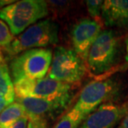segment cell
I'll return each mask as SVG.
<instances>
[{"label": "cell", "mask_w": 128, "mask_h": 128, "mask_svg": "<svg viewBox=\"0 0 128 128\" xmlns=\"http://www.w3.org/2000/svg\"><path fill=\"white\" fill-rule=\"evenodd\" d=\"M128 110V102L122 105L104 103L82 122L78 128H113L120 123Z\"/></svg>", "instance_id": "9"}, {"label": "cell", "mask_w": 128, "mask_h": 128, "mask_svg": "<svg viewBox=\"0 0 128 128\" xmlns=\"http://www.w3.org/2000/svg\"><path fill=\"white\" fill-rule=\"evenodd\" d=\"M102 22L111 28H128V0H106L102 10Z\"/></svg>", "instance_id": "11"}, {"label": "cell", "mask_w": 128, "mask_h": 128, "mask_svg": "<svg viewBox=\"0 0 128 128\" xmlns=\"http://www.w3.org/2000/svg\"><path fill=\"white\" fill-rule=\"evenodd\" d=\"M29 122V116L28 115H25L20 119L15 122L9 128H28Z\"/></svg>", "instance_id": "18"}, {"label": "cell", "mask_w": 128, "mask_h": 128, "mask_svg": "<svg viewBox=\"0 0 128 128\" xmlns=\"http://www.w3.org/2000/svg\"><path fill=\"white\" fill-rule=\"evenodd\" d=\"M116 89V83L111 80L92 82L84 86L78 101L70 110L76 118L83 122L102 102L106 101Z\"/></svg>", "instance_id": "7"}, {"label": "cell", "mask_w": 128, "mask_h": 128, "mask_svg": "<svg viewBox=\"0 0 128 128\" xmlns=\"http://www.w3.org/2000/svg\"><path fill=\"white\" fill-rule=\"evenodd\" d=\"M85 63L74 50L58 47L52 55L48 76L69 85L78 83L86 74Z\"/></svg>", "instance_id": "4"}, {"label": "cell", "mask_w": 128, "mask_h": 128, "mask_svg": "<svg viewBox=\"0 0 128 128\" xmlns=\"http://www.w3.org/2000/svg\"><path fill=\"white\" fill-rule=\"evenodd\" d=\"M48 14V2L43 0H22L0 10V18L7 22L14 36L21 34Z\"/></svg>", "instance_id": "1"}, {"label": "cell", "mask_w": 128, "mask_h": 128, "mask_svg": "<svg viewBox=\"0 0 128 128\" xmlns=\"http://www.w3.org/2000/svg\"><path fill=\"white\" fill-rule=\"evenodd\" d=\"M8 105H9L8 102L6 101V99L0 96V114H1V112L5 109V107H7Z\"/></svg>", "instance_id": "20"}, {"label": "cell", "mask_w": 128, "mask_h": 128, "mask_svg": "<svg viewBox=\"0 0 128 128\" xmlns=\"http://www.w3.org/2000/svg\"><path fill=\"white\" fill-rule=\"evenodd\" d=\"M82 123V122L76 118L73 114H72L70 111H68L63 116H62L54 128H78Z\"/></svg>", "instance_id": "15"}, {"label": "cell", "mask_w": 128, "mask_h": 128, "mask_svg": "<svg viewBox=\"0 0 128 128\" xmlns=\"http://www.w3.org/2000/svg\"><path fill=\"white\" fill-rule=\"evenodd\" d=\"M15 100L24 107L27 114L29 116H38L42 118L52 116L62 111L69 104V102L66 101L48 100L34 97L15 98Z\"/></svg>", "instance_id": "10"}, {"label": "cell", "mask_w": 128, "mask_h": 128, "mask_svg": "<svg viewBox=\"0 0 128 128\" xmlns=\"http://www.w3.org/2000/svg\"><path fill=\"white\" fill-rule=\"evenodd\" d=\"M15 98L34 97L70 102L72 86L48 78L35 80H20L14 82Z\"/></svg>", "instance_id": "5"}, {"label": "cell", "mask_w": 128, "mask_h": 128, "mask_svg": "<svg viewBox=\"0 0 128 128\" xmlns=\"http://www.w3.org/2000/svg\"><path fill=\"white\" fill-rule=\"evenodd\" d=\"M28 115L24 107L15 101L9 104L0 114V128H9L18 120Z\"/></svg>", "instance_id": "12"}, {"label": "cell", "mask_w": 128, "mask_h": 128, "mask_svg": "<svg viewBox=\"0 0 128 128\" xmlns=\"http://www.w3.org/2000/svg\"><path fill=\"white\" fill-rule=\"evenodd\" d=\"M103 2L104 1H101V0H88V1H86V8H88L90 16L92 18L93 20H95L101 24H102V10Z\"/></svg>", "instance_id": "14"}, {"label": "cell", "mask_w": 128, "mask_h": 128, "mask_svg": "<svg viewBox=\"0 0 128 128\" xmlns=\"http://www.w3.org/2000/svg\"><path fill=\"white\" fill-rule=\"evenodd\" d=\"M5 62H5L4 56V54H2L1 49H0V64H1V63H5Z\"/></svg>", "instance_id": "22"}, {"label": "cell", "mask_w": 128, "mask_h": 128, "mask_svg": "<svg viewBox=\"0 0 128 128\" xmlns=\"http://www.w3.org/2000/svg\"><path fill=\"white\" fill-rule=\"evenodd\" d=\"M28 128H48L47 119L38 116H29Z\"/></svg>", "instance_id": "17"}, {"label": "cell", "mask_w": 128, "mask_h": 128, "mask_svg": "<svg viewBox=\"0 0 128 128\" xmlns=\"http://www.w3.org/2000/svg\"><path fill=\"white\" fill-rule=\"evenodd\" d=\"M52 60V50L46 48L30 49L15 56L9 66L14 82L46 78Z\"/></svg>", "instance_id": "3"}, {"label": "cell", "mask_w": 128, "mask_h": 128, "mask_svg": "<svg viewBox=\"0 0 128 128\" xmlns=\"http://www.w3.org/2000/svg\"><path fill=\"white\" fill-rule=\"evenodd\" d=\"M14 39V36L10 30L8 25L0 18V48L4 49Z\"/></svg>", "instance_id": "16"}, {"label": "cell", "mask_w": 128, "mask_h": 128, "mask_svg": "<svg viewBox=\"0 0 128 128\" xmlns=\"http://www.w3.org/2000/svg\"><path fill=\"white\" fill-rule=\"evenodd\" d=\"M118 38L112 30H103L100 33L89 51L88 64L94 75L108 72L116 64L118 57Z\"/></svg>", "instance_id": "6"}, {"label": "cell", "mask_w": 128, "mask_h": 128, "mask_svg": "<svg viewBox=\"0 0 128 128\" xmlns=\"http://www.w3.org/2000/svg\"><path fill=\"white\" fill-rule=\"evenodd\" d=\"M125 44H126V61L128 63V37L126 38V42H125Z\"/></svg>", "instance_id": "21"}, {"label": "cell", "mask_w": 128, "mask_h": 128, "mask_svg": "<svg viewBox=\"0 0 128 128\" xmlns=\"http://www.w3.org/2000/svg\"><path fill=\"white\" fill-rule=\"evenodd\" d=\"M116 128H128V110L126 115H125V116L122 118L121 122H120L119 126Z\"/></svg>", "instance_id": "19"}, {"label": "cell", "mask_w": 128, "mask_h": 128, "mask_svg": "<svg viewBox=\"0 0 128 128\" xmlns=\"http://www.w3.org/2000/svg\"><path fill=\"white\" fill-rule=\"evenodd\" d=\"M102 25L93 19L84 18L76 22L72 29L73 50L85 62L92 46L102 31Z\"/></svg>", "instance_id": "8"}, {"label": "cell", "mask_w": 128, "mask_h": 128, "mask_svg": "<svg viewBox=\"0 0 128 128\" xmlns=\"http://www.w3.org/2000/svg\"><path fill=\"white\" fill-rule=\"evenodd\" d=\"M58 42V25L50 19L36 22L15 38L4 48L8 56L14 58L25 51L42 48Z\"/></svg>", "instance_id": "2"}, {"label": "cell", "mask_w": 128, "mask_h": 128, "mask_svg": "<svg viewBox=\"0 0 128 128\" xmlns=\"http://www.w3.org/2000/svg\"><path fill=\"white\" fill-rule=\"evenodd\" d=\"M0 96L6 99L8 104L14 102L15 90L6 62L0 64Z\"/></svg>", "instance_id": "13"}]
</instances>
